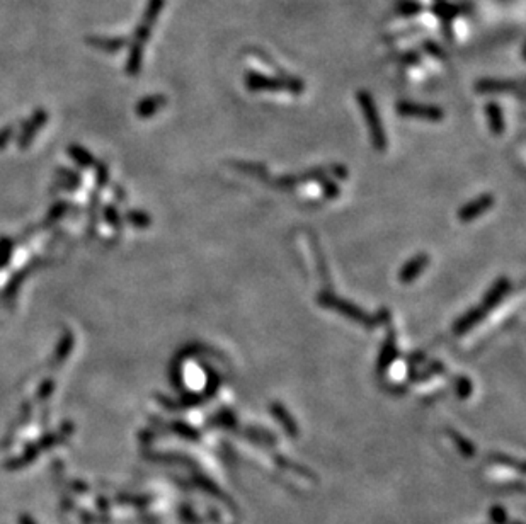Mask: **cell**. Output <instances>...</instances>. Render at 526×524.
Segmentation results:
<instances>
[{"label":"cell","instance_id":"11","mask_svg":"<svg viewBox=\"0 0 526 524\" xmlns=\"http://www.w3.org/2000/svg\"><path fill=\"white\" fill-rule=\"evenodd\" d=\"M487 116H489L491 129H493L494 135H502V132H504V121H502L501 108H497L495 104H489L487 106Z\"/></svg>","mask_w":526,"mask_h":524},{"label":"cell","instance_id":"7","mask_svg":"<svg viewBox=\"0 0 526 524\" xmlns=\"http://www.w3.org/2000/svg\"><path fill=\"white\" fill-rule=\"evenodd\" d=\"M86 43L90 48L99 49V51L106 53H116L123 49L128 45V38L118 36V38H104V36H87Z\"/></svg>","mask_w":526,"mask_h":524},{"label":"cell","instance_id":"15","mask_svg":"<svg viewBox=\"0 0 526 524\" xmlns=\"http://www.w3.org/2000/svg\"><path fill=\"white\" fill-rule=\"evenodd\" d=\"M456 392H459L460 397L470 395V392H472V381L468 380V378L460 376L459 380H456Z\"/></svg>","mask_w":526,"mask_h":524},{"label":"cell","instance_id":"8","mask_svg":"<svg viewBox=\"0 0 526 524\" xmlns=\"http://www.w3.org/2000/svg\"><path fill=\"white\" fill-rule=\"evenodd\" d=\"M486 315H487V313L484 312V310L480 307L468 310V312L465 313L463 317H460V319L455 322V325H453V334H455V335L467 334V332L472 331L475 325L482 322V320L486 319Z\"/></svg>","mask_w":526,"mask_h":524},{"label":"cell","instance_id":"16","mask_svg":"<svg viewBox=\"0 0 526 524\" xmlns=\"http://www.w3.org/2000/svg\"><path fill=\"white\" fill-rule=\"evenodd\" d=\"M322 186H324V189H326V196L327 198H337L339 187L335 186V182L329 181V179H324Z\"/></svg>","mask_w":526,"mask_h":524},{"label":"cell","instance_id":"5","mask_svg":"<svg viewBox=\"0 0 526 524\" xmlns=\"http://www.w3.org/2000/svg\"><path fill=\"white\" fill-rule=\"evenodd\" d=\"M429 264V257L426 254H417L414 255L413 259H409L406 264L402 266V269L399 271V281L404 283V285H409L421 276L422 271L428 267Z\"/></svg>","mask_w":526,"mask_h":524},{"label":"cell","instance_id":"6","mask_svg":"<svg viewBox=\"0 0 526 524\" xmlns=\"http://www.w3.org/2000/svg\"><path fill=\"white\" fill-rule=\"evenodd\" d=\"M509 292H511L509 279L508 278L497 279V281L494 283L493 288L487 292L486 298L482 300V305H480V308H482L486 313H489L491 310H494L502 300H504L506 294H508Z\"/></svg>","mask_w":526,"mask_h":524},{"label":"cell","instance_id":"13","mask_svg":"<svg viewBox=\"0 0 526 524\" xmlns=\"http://www.w3.org/2000/svg\"><path fill=\"white\" fill-rule=\"evenodd\" d=\"M166 99L164 97H150L145 99V101L140 102L138 106V114L140 116H152L159 108H162Z\"/></svg>","mask_w":526,"mask_h":524},{"label":"cell","instance_id":"14","mask_svg":"<svg viewBox=\"0 0 526 524\" xmlns=\"http://www.w3.org/2000/svg\"><path fill=\"white\" fill-rule=\"evenodd\" d=\"M514 86L508 82H497V80H484L477 86L479 93H502V90H511Z\"/></svg>","mask_w":526,"mask_h":524},{"label":"cell","instance_id":"2","mask_svg":"<svg viewBox=\"0 0 526 524\" xmlns=\"http://www.w3.org/2000/svg\"><path fill=\"white\" fill-rule=\"evenodd\" d=\"M358 101H360L361 108H363L365 118H367L373 147H375L376 150H385V147H387V136H385L382 121H380V116H378V111H376L375 104H373L372 97H369L367 93H360L358 94Z\"/></svg>","mask_w":526,"mask_h":524},{"label":"cell","instance_id":"3","mask_svg":"<svg viewBox=\"0 0 526 524\" xmlns=\"http://www.w3.org/2000/svg\"><path fill=\"white\" fill-rule=\"evenodd\" d=\"M397 111L400 116L407 118H419V120L426 121H440L443 118V111L434 106H424V104H414V102H399Z\"/></svg>","mask_w":526,"mask_h":524},{"label":"cell","instance_id":"4","mask_svg":"<svg viewBox=\"0 0 526 524\" xmlns=\"http://www.w3.org/2000/svg\"><path fill=\"white\" fill-rule=\"evenodd\" d=\"M494 205V196L493 194H482V196L475 198L474 201L467 203L462 209L459 212V218L460 221L463 223H468V221L475 220L480 215H484L486 212H489Z\"/></svg>","mask_w":526,"mask_h":524},{"label":"cell","instance_id":"12","mask_svg":"<svg viewBox=\"0 0 526 524\" xmlns=\"http://www.w3.org/2000/svg\"><path fill=\"white\" fill-rule=\"evenodd\" d=\"M164 9V0H148L147 10L143 14V24L154 26V22L157 21V17L160 16Z\"/></svg>","mask_w":526,"mask_h":524},{"label":"cell","instance_id":"10","mask_svg":"<svg viewBox=\"0 0 526 524\" xmlns=\"http://www.w3.org/2000/svg\"><path fill=\"white\" fill-rule=\"evenodd\" d=\"M142 58H143V45L133 41L132 48H129L128 62H127V72L128 75H136L142 68Z\"/></svg>","mask_w":526,"mask_h":524},{"label":"cell","instance_id":"9","mask_svg":"<svg viewBox=\"0 0 526 524\" xmlns=\"http://www.w3.org/2000/svg\"><path fill=\"white\" fill-rule=\"evenodd\" d=\"M395 358H397V346H395V335H394V332H390V334H388L387 340H385L382 351H380L378 365H376V368H378L380 373H383V371L387 370L388 366H390L392 363L395 361Z\"/></svg>","mask_w":526,"mask_h":524},{"label":"cell","instance_id":"1","mask_svg":"<svg viewBox=\"0 0 526 524\" xmlns=\"http://www.w3.org/2000/svg\"><path fill=\"white\" fill-rule=\"evenodd\" d=\"M317 300H319L320 307L342 313V315L348 317V319H351V320H354V322H358L361 325H367V327H373V325H376V319L369 317L367 312H363V310H361L360 307H356L354 303H351V301L342 300V298L335 296V294H333V293H329V292L320 293Z\"/></svg>","mask_w":526,"mask_h":524}]
</instances>
